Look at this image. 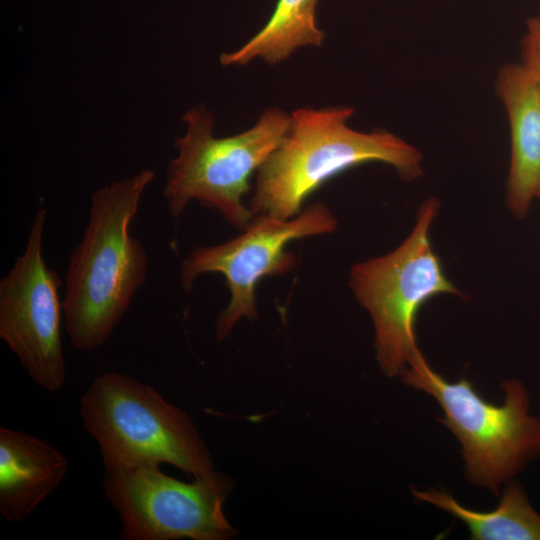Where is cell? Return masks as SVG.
Here are the masks:
<instances>
[{"mask_svg": "<svg viewBox=\"0 0 540 540\" xmlns=\"http://www.w3.org/2000/svg\"><path fill=\"white\" fill-rule=\"evenodd\" d=\"M79 413L105 470L166 463L194 478L213 471L192 420L128 375L110 371L96 377L80 398Z\"/></svg>", "mask_w": 540, "mask_h": 540, "instance_id": "4", "label": "cell"}, {"mask_svg": "<svg viewBox=\"0 0 540 540\" xmlns=\"http://www.w3.org/2000/svg\"><path fill=\"white\" fill-rule=\"evenodd\" d=\"M521 41V64L540 83V16L530 18Z\"/></svg>", "mask_w": 540, "mask_h": 540, "instance_id": "14", "label": "cell"}, {"mask_svg": "<svg viewBox=\"0 0 540 540\" xmlns=\"http://www.w3.org/2000/svg\"><path fill=\"white\" fill-rule=\"evenodd\" d=\"M495 89L510 127L506 203L511 214L522 219L540 187V83L521 63L506 64Z\"/></svg>", "mask_w": 540, "mask_h": 540, "instance_id": "10", "label": "cell"}, {"mask_svg": "<svg viewBox=\"0 0 540 540\" xmlns=\"http://www.w3.org/2000/svg\"><path fill=\"white\" fill-rule=\"evenodd\" d=\"M403 382L433 397L438 421L458 439L467 480L496 496L500 488L540 455V416L531 412L530 395L516 378L502 384V404L489 402L465 377L448 381L418 350L401 374Z\"/></svg>", "mask_w": 540, "mask_h": 540, "instance_id": "3", "label": "cell"}, {"mask_svg": "<svg viewBox=\"0 0 540 540\" xmlns=\"http://www.w3.org/2000/svg\"><path fill=\"white\" fill-rule=\"evenodd\" d=\"M412 494L463 522L472 540H540V514L516 481L505 484L498 506L489 511L465 507L445 490L413 488Z\"/></svg>", "mask_w": 540, "mask_h": 540, "instance_id": "12", "label": "cell"}, {"mask_svg": "<svg viewBox=\"0 0 540 540\" xmlns=\"http://www.w3.org/2000/svg\"><path fill=\"white\" fill-rule=\"evenodd\" d=\"M47 211H36L23 253L0 280V338L28 376L43 390L59 392L66 382L61 324L62 284L43 256Z\"/></svg>", "mask_w": 540, "mask_h": 540, "instance_id": "9", "label": "cell"}, {"mask_svg": "<svg viewBox=\"0 0 540 540\" xmlns=\"http://www.w3.org/2000/svg\"><path fill=\"white\" fill-rule=\"evenodd\" d=\"M67 457L48 441L0 427V514L26 520L53 494L68 473Z\"/></svg>", "mask_w": 540, "mask_h": 540, "instance_id": "11", "label": "cell"}, {"mask_svg": "<svg viewBox=\"0 0 540 540\" xmlns=\"http://www.w3.org/2000/svg\"><path fill=\"white\" fill-rule=\"evenodd\" d=\"M536 198H538V199L540 200V187H539L538 190H537Z\"/></svg>", "mask_w": 540, "mask_h": 540, "instance_id": "15", "label": "cell"}, {"mask_svg": "<svg viewBox=\"0 0 540 540\" xmlns=\"http://www.w3.org/2000/svg\"><path fill=\"white\" fill-rule=\"evenodd\" d=\"M439 210L438 198L424 200L412 230L395 249L357 262L349 272V287L373 323L376 360L388 377L401 376L420 350L416 339L420 308L438 295L464 297L446 276L431 243Z\"/></svg>", "mask_w": 540, "mask_h": 540, "instance_id": "6", "label": "cell"}, {"mask_svg": "<svg viewBox=\"0 0 540 540\" xmlns=\"http://www.w3.org/2000/svg\"><path fill=\"white\" fill-rule=\"evenodd\" d=\"M337 226L336 216L322 202L311 204L289 219L255 215L237 237L191 250L180 268L181 286L190 291L204 273L224 277L230 300L216 323L217 339L222 340L242 318H257L256 288L260 280L293 270L296 256L286 250L289 243L333 233Z\"/></svg>", "mask_w": 540, "mask_h": 540, "instance_id": "8", "label": "cell"}, {"mask_svg": "<svg viewBox=\"0 0 540 540\" xmlns=\"http://www.w3.org/2000/svg\"><path fill=\"white\" fill-rule=\"evenodd\" d=\"M182 120L186 131L176 139L178 153L164 189L170 216L178 219L196 200L244 230L255 217L243 202L251 177L285 138L291 115L266 108L254 126L222 138L214 136V116L204 105L187 111Z\"/></svg>", "mask_w": 540, "mask_h": 540, "instance_id": "5", "label": "cell"}, {"mask_svg": "<svg viewBox=\"0 0 540 540\" xmlns=\"http://www.w3.org/2000/svg\"><path fill=\"white\" fill-rule=\"evenodd\" d=\"M353 113L347 106L292 112L288 133L256 173L249 202L254 215L292 218L326 181L370 162L391 166L407 182L423 175L422 154L416 147L383 129H352L347 121Z\"/></svg>", "mask_w": 540, "mask_h": 540, "instance_id": "2", "label": "cell"}, {"mask_svg": "<svg viewBox=\"0 0 540 540\" xmlns=\"http://www.w3.org/2000/svg\"><path fill=\"white\" fill-rule=\"evenodd\" d=\"M155 173L143 169L93 191L89 217L65 274L63 311L73 347H101L129 308L148 273V255L130 233Z\"/></svg>", "mask_w": 540, "mask_h": 540, "instance_id": "1", "label": "cell"}, {"mask_svg": "<svg viewBox=\"0 0 540 540\" xmlns=\"http://www.w3.org/2000/svg\"><path fill=\"white\" fill-rule=\"evenodd\" d=\"M319 0H278L267 23L238 50L223 53L224 66H243L261 58L277 64L304 46H321L325 33L318 27Z\"/></svg>", "mask_w": 540, "mask_h": 540, "instance_id": "13", "label": "cell"}, {"mask_svg": "<svg viewBox=\"0 0 540 540\" xmlns=\"http://www.w3.org/2000/svg\"><path fill=\"white\" fill-rule=\"evenodd\" d=\"M103 487L122 540H228L236 534L223 512L232 481L220 472L186 483L160 466L108 469Z\"/></svg>", "mask_w": 540, "mask_h": 540, "instance_id": "7", "label": "cell"}]
</instances>
